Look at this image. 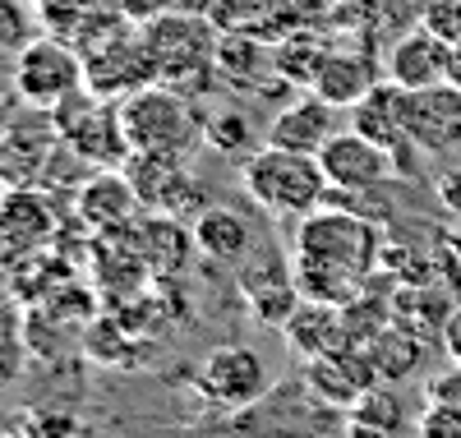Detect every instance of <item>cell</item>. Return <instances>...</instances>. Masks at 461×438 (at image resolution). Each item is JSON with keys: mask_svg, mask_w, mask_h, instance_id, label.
<instances>
[{"mask_svg": "<svg viewBox=\"0 0 461 438\" xmlns=\"http://www.w3.org/2000/svg\"><path fill=\"white\" fill-rule=\"evenodd\" d=\"M282 337L300 360L310 365V360H319V355L346 346V309L328 305V300H300L295 314L282 324Z\"/></svg>", "mask_w": 461, "mask_h": 438, "instance_id": "obj_20", "label": "cell"}, {"mask_svg": "<svg viewBox=\"0 0 461 438\" xmlns=\"http://www.w3.org/2000/svg\"><path fill=\"white\" fill-rule=\"evenodd\" d=\"M139 213V189L125 171L115 167H97L84 185H79V217L93 231H121L130 226Z\"/></svg>", "mask_w": 461, "mask_h": 438, "instance_id": "obj_17", "label": "cell"}, {"mask_svg": "<svg viewBox=\"0 0 461 438\" xmlns=\"http://www.w3.org/2000/svg\"><path fill=\"white\" fill-rule=\"evenodd\" d=\"M189 235H194V250L221 268H245L254 259V226L236 213V208H199L194 226H189Z\"/></svg>", "mask_w": 461, "mask_h": 438, "instance_id": "obj_18", "label": "cell"}, {"mask_svg": "<svg viewBox=\"0 0 461 438\" xmlns=\"http://www.w3.org/2000/svg\"><path fill=\"white\" fill-rule=\"evenodd\" d=\"M415 438H461V402H429L415 420Z\"/></svg>", "mask_w": 461, "mask_h": 438, "instance_id": "obj_29", "label": "cell"}, {"mask_svg": "<svg viewBox=\"0 0 461 438\" xmlns=\"http://www.w3.org/2000/svg\"><path fill=\"white\" fill-rule=\"evenodd\" d=\"M365 351H369V360H374V370H378V379H383V383L406 379V374L420 365V355H425V351H420V333H415V328H406L402 318H393V324L383 328Z\"/></svg>", "mask_w": 461, "mask_h": 438, "instance_id": "obj_24", "label": "cell"}, {"mask_svg": "<svg viewBox=\"0 0 461 438\" xmlns=\"http://www.w3.org/2000/svg\"><path fill=\"white\" fill-rule=\"evenodd\" d=\"M28 438H79V420L60 411H32L28 415Z\"/></svg>", "mask_w": 461, "mask_h": 438, "instance_id": "obj_31", "label": "cell"}, {"mask_svg": "<svg viewBox=\"0 0 461 438\" xmlns=\"http://www.w3.org/2000/svg\"><path fill=\"white\" fill-rule=\"evenodd\" d=\"M374 383H383V379H378V370L369 360V351L351 346V342L319 355V360H310V370H304V388H310V397L319 406H328V411L356 406Z\"/></svg>", "mask_w": 461, "mask_h": 438, "instance_id": "obj_10", "label": "cell"}, {"mask_svg": "<svg viewBox=\"0 0 461 438\" xmlns=\"http://www.w3.org/2000/svg\"><path fill=\"white\" fill-rule=\"evenodd\" d=\"M148 37V51H152V69H158V84H171V88H185L203 78L212 65V51L208 47V32L199 23V14H171V19H152L143 28Z\"/></svg>", "mask_w": 461, "mask_h": 438, "instance_id": "obj_6", "label": "cell"}, {"mask_svg": "<svg viewBox=\"0 0 461 438\" xmlns=\"http://www.w3.org/2000/svg\"><path fill=\"white\" fill-rule=\"evenodd\" d=\"M236 272H240V291H245L249 314L258 318V324H267V328H282L286 318L295 314V305L304 300L300 287H295V272H282V268L267 272L258 259H249Z\"/></svg>", "mask_w": 461, "mask_h": 438, "instance_id": "obj_21", "label": "cell"}, {"mask_svg": "<svg viewBox=\"0 0 461 438\" xmlns=\"http://www.w3.org/2000/svg\"><path fill=\"white\" fill-rule=\"evenodd\" d=\"M88 84V65L74 51L65 37L37 32L32 42L10 60V88L28 111H47L56 115L65 102H74Z\"/></svg>", "mask_w": 461, "mask_h": 438, "instance_id": "obj_3", "label": "cell"}, {"mask_svg": "<svg viewBox=\"0 0 461 438\" xmlns=\"http://www.w3.org/2000/svg\"><path fill=\"white\" fill-rule=\"evenodd\" d=\"M429 402H461V365L452 360L447 374L429 379Z\"/></svg>", "mask_w": 461, "mask_h": 438, "instance_id": "obj_33", "label": "cell"}, {"mask_svg": "<svg viewBox=\"0 0 461 438\" xmlns=\"http://www.w3.org/2000/svg\"><path fill=\"white\" fill-rule=\"evenodd\" d=\"M240 176H245V194L263 213H277V217H310L332 194L328 171L314 152H291L277 143L254 148Z\"/></svg>", "mask_w": 461, "mask_h": 438, "instance_id": "obj_1", "label": "cell"}, {"mask_svg": "<svg viewBox=\"0 0 461 438\" xmlns=\"http://www.w3.org/2000/svg\"><path fill=\"white\" fill-rule=\"evenodd\" d=\"M51 235V213L32 189H10L0 198V268L23 263Z\"/></svg>", "mask_w": 461, "mask_h": 438, "instance_id": "obj_16", "label": "cell"}, {"mask_svg": "<svg viewBox=\"0 0 461 438\" xmlns=\"http://www.w3.org/2000/svg\"><path fill=\"white\" fill-rule=\"evenodd\" d=\"M203 402L221 406V411H249L258 406L273 379H267V365L254 346H217L208 351V360L194 374Z\"/></svg>", "mask_w": 461, "mask_h": 438, "instance_id": "obj_7", "label": "cell"}, {"mask_svg": "<svg viewBox=\"0 0 461 438\" xmlns=\"http://www.w3.org/2000/svg\"><path fill=\"white\" fill-rule=\"evenodd\" d=\"M323 60H328V47L319 42V37H310V32H295V37H286V42L273 47L277 78L291 84V88H310L314 93V78H319Z\"/></svg>", "mask_w": 461, "mask_h": 438, "instance_id": "obj_25", "label": "cell"}, {"mask_svg": "<svg viewBox=\"0 0 461 438\" xmlns=\"http://www.w3.org/2000/svg\"><path fill=\"white\" fill-rule=\"evenodd\" d=\"M212 65L236 88H254V84H263V78H277L273 47L258 42L254 32H226L217 42V51H212Z\"/></svg>", "mask_w": 461, "mask_h": 438, "instance_id": "obj_23", "label": "cell"}, {"mask_svg": "<svg viewBox=\"0 0 461 438\" xmlns=\"http://www.w3.org/2000/svg\"><path fill=\"white\" fill-rule=\"evenodd\" d=\"M447 84L461 88V42H452V51H447Z\"/></svg>", "mask_w": 461, "mask_h": 438, "instance_id": "obj_35", "label": "cell"}, {"mask_svg": "<svg viewBox=\"0 0 461 438\" xmlns=\"http://www.w3.org/2000/svg\"><path fill=\"white\" fill-rule=\"evenodd\" d=\"M319 162H323L328 185H332L337 194H369V189H378V185H388L393 171H397L393 152L383 148V143H374V139H365V134L351 130V125L337 130V134L328 139V148L319 152Z\"/></svg>", "mask_w": 461, "mask_h": 438, "instance_id": "obj_8", "label": "cell"}, {"mask_svg": "<svg viewBox=\"0 0 461 438\" xmlns=\"http://www.w3.org/2000/svg\"><path fill=\"white\" fill-rule=\"evenodd\" d=\"M337 10L356 28H383V23H397L406 14H420L411 0H337Z\"/></svg>", "mask_w": 461, "mask_h": 438, "instance_id": "obj_26", "label": "cell"}, {"mask_svg": "<svg viewBox=\"0 0 461 438\" xmlns=\"http://www.w3.org/2000/svg\"><path fill=\"white\" fill-rule=\"evenodd\" d=\"M406 88L402 84H393V78H383V84L365 97V102H356L351 111V130H360L365 139H374V143H383L393 152V162H397V171H415V157H420V143L411 139V121H406Z\"/></svg>", "mask_w": 461, "mask_h": 438, "instance_id": "obj_9", "label": "cell"}, {"mask_svg": "<svg viewBox=\"0 0 461 438\" xmlns=\"http://www.w3.org/2000/svg\"><path fill=\"white\" fill-rule=\"evenodd\" d=\"M295 259H314V263L374 277L383 259V231L356 208H314L310 217H300Z\"/></svg>", "mask_w": 461, "mask_h": 438, "instance_id": "obj_4", "label": "cell"}, {"mask_svg": "<svg viewBox=\"0 0 461 438\" xmlns=\"http://www.w3.org/2000/svg\"><path fill=\"white\" fill-rule=\"evenodd\" d=\"M341 415H346V438H402L406 433V406L393 383H374Z\"/></svg>", "mask_w": 461, "mask_h": 438, "instance_id": "obj_22", "label": "cell"}, {"mask_svg": "<svg viewBox=\"0 0 461 438\" xmlns=\"http://www.w3.org/2000/svg\"><path fill=\"white\" fill-rule=\"evenodd\" d=\"M420 23L438 32L443 42H461V0H425L420 5Z\"/></svg>", "mask_w": 461, "mask_h": 438, "instance_id": "obj_30", "label": "cell"}, {"mask_svg": "<svg viewBox=\"0 0 461 438\" xmlns=\"http://www.w3.org/2000/svg\"><path fill=\"white\" fill-rule=\"evenodd\" d=\"M125 176L139 189V204L152 213H185L189 204H203L199 180L189 176L185 157H152V152H130Z\"/></svg>", "mask_w": 461, "mask_h": 438, "instance_id": "obj_11", "label": "cell"}, {"mask_svg": "<svg viewBox=\"0 0 461 438\" xmlns=\"http://www.w3.org/2000/svg\"><path fill=\"white\" fill-rule=\"evenodd\" d=\"M337 134V106L323 102L319 93L291 102L286 111L273 115V125H267V143L277 148H291V152H323L328 139Z\"/></svg>", "mask_w": 461, "mask_h": 438, "instance_id": "obj_19", "label": "cell"}, {"mask_svg": "<svg viewBox=\"0 0 461 438\" xmlns=\"http://www.w3.org/2000/svg\"><path fill=\"white\" fill-rule=\"evenodd\" d=\"M37 37V19L23 0H0V56H19Z\"/></svg>", "mask_w": 461, "mask_h": 438, "instance_id": "obj_27", "label": "cell"}, {"mask_svg": "<svg viewBox=\"0 0 461 438\" xmlns=\"http://www.w3.org/2000/svg\"><path fill=\"white\" fill-rule=\"evenodd\" d=\"M60 139L84 157L88 167H125L130 162V139L121 125V102H102L79 93L74 102H65L56 115Z\"/></svg>", "mask_w": 461, "mask_h": 438, "instance_id": "obj_5", "label": "cell"}, {"mask_svg": "<svg viewBox=\"0 0 461 438\" xmlns=\"http://www.w3.org/2000/svg\"><path fill=\"white\" fill-rule=\"evenodd\" d=\"M56 148H60L56 121H51V130L47 125H37V130L10 125L5 134H0V185H5V189H32V185H42Z\"/></svg>", "mask_w": 461, "mask_h": 438, "instance_id": "obj_15", "label": "cell"}, {"mask_svg": "<svg viewBox=\"0 0 461 438\" xmlns=\"http://www.w3.org/2000/svg\"><path fill=\"white\" fill-rule=\"evenodd\" d=\"M434 194H438V208H443V213H452V217L461 222V167H447V171H438V180H434Z\"/></svg>", "mask_w": 461, "mask_h": 438, "instance_id": "obj_32", "label": "cell"}, {"mask_svg": "<svg viewBox=\"0 0 461 438\" xmlns=\"http://www.w3.org/2000/svg\"><path fill=\"white\" fill-rule=\"evenodd\" d=\"M406 121H411V139L420 143V152L429 157H447L461 148V88H452L447 78L429 88H415L406 97Z\"/></svg>", "mask_w": 461, "mask_h": 438, "instance_id": "obj_12", "label": "cell"}, {"mask_svg": "<svg viewBox=\"0 0 461 438\" xmlns=\"http://www.w3.org/2000/svg\"><path fill=\"white\" fill-rule=\"evenodd\" d=\"M203 139H208L221 157H236V152H249V148H254V130H249V121H245L240 111H221V115H212L208 130H203Z\"/></svg>", "mask_w": 461, "mask_h": 438, "instance_id": "obj_28", "label": "cell"}, {"mask_svg": "<svg viewBox=\"0 0 461 438\" xmlns=\"http://www.w3.org/2000/svg\"><path fill=\"white\" fill-rule=\"evenodd\" d=\"M121 125L130 152H152V157H185L208 130L194 102L171 84H158V78L121 97Z\"/></svg>", "mask_w": 461, "mask_h": 438, "instance_id": "obj_2", "label": "cell"}, {"mask_svg": "<svg viewBox=\"0 0 461 438\" xmlns=\"http://www.w3.org/2000/svg\"><path fill=\"white\" fill-rule=\"evenodd\" d=\"M383 78H388V69H383V60L369 51V47H328V60L314 78V93L323 102H332L337 111H351L356 102H365Z\"/></svg>", "mask_w": 461, "mask_h": 438, "instance_id": "obj_13", "label": "cell"}, {"mask_svg": "<svg viewBox=\"0 0 461 438\" xmlns=\"http://www.w3.org/2000/svg\"><path fill=\"white\" fill-rule=\"evenodd\" d=\"M447 51H452V42H443L425 23H415L388 47V65L383 69H388L393 84L415 93V88H429V84H443L447 78Z\"/></svg>", "mask_w": 461, "mask_h": 438, "instance_id": "obj_14", "label": "cell"}, {"mask_svg": "<svg viewBox=\"0 0 461 438\" xmlns=\"http://www.w3.org/2000/svg\"><path fill=\"white\" fill-rule=\"evenodd\" d=\"M438 346L447 351V360L461 365V300H456L452 314H447V324H443V333H438Z\"/></svg>", "mask_w": 461, "mask_h": 438, "instance_id": "obj_34", "label": "cell"}, {"mask_svg": "<svg viewBox=\"0 0 461 438\" xmlns=\"http://www.w3.org/2000/svg\"><path fill=\"white\" fill-rule=\"evenodd\" d=\"M23 438H28V433H23Z\"/></svg>", "mask_w": 461, "mask_h": 438, "instance_id": "obj_36", "label": "cell"}]
</instances>
